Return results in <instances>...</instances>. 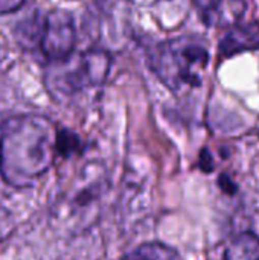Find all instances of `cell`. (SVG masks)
Listing matches in <instances>:
<instances>
[{
    "mask_svg": "<svg viewBox=\"0 0 259 260\" xmlns=\"http://www.w3.org/2000/svg\"><path fill=\"white\" fill-rule=\"evenodd\" d=\"M56 145H58V155H63V157H70L79 152L81 149L79 137L69 129H58Z\"/></svg>",
    "mask_w": 259,
    "mask_h": 260,
    "instance_id": "10",
    "label": "cell"
},
{
    "mask_svg": "<svg viewBox=\"0 0 259 260\" xmlns=\"http://www.w3.org/2000/svg\"><path fill=\"white\" fill-rule=\"evenodd\" d=\"M200 168H202L205 172H212V171H214V160H212V155H211V152H208L206 149H203L202 154H200Z\"/></svg>",
    "mask_w": 259,
    "mask_h": 260,
    "instance_id": "13",
    "label": "cell"
},
{
    "mask_svg": "<svg viewBox=\"0 0 259 260\" xmlns=\"http://www.w3.org/2000/svg\"><path fill=\"white\" fill-rule=\"evenodd\" d=\"M26 0H0V15L5 14H12L23 8Z\"/></svg>",
    "mask_w": 259,
    "mask_h": 260,
    "instance_id": "12",
    "label": "cell"
},
{
    "mask_svg": "<svg viewBox=\"0 0 259 260\" xmlns=\"http://www.w3.org/2000/svg\"><path fill=\"white\" fill-rule=\"evenodd\" d=\"M223 0H192L194 6L203 14V15H211L215 14L220 8Z\"/></svg>",
    "mask_w": 259,
    "mask_h": 260,
    "instance_id": "11",
    "label": "cell"
},
{
    "mask_svg": "<svg viewBox=\"0 0 259 260\" xmlns=\"http://www.w3.org/2000/svg\"><path fill=\"white\" fill-rule=\"evenodd\" d=\"M133 3H137V5H142V6H147V5H153L156 3L157 0H131Z\"/></svg>",
    "mask_w": 259,
    "mask_h": 260,
    "instance_id": "15",
    "label": "cell"
},
{
    "mask_svg": "<svg viewBox=\"0 0 259 260\" xmlns=\"http://www.w3.org/2000/svg\"><path fill=\"white\" fill-rule=\"evenodd\" d=\"M110 67L111 58L102 49L72 53L66 59L49 62L44 85L55 99L72 98L87 88L102 85Z\"/></svg>",
    "mask_w": 259,
    "mask_h": 260,
    "instance_id": "4",
    "label": "cell"
},
{
    "mask_svg": "<svg viewBox=\"0 0 259 260\" xmlns=\"http://www.w3.org/2000/svg\"><path fill=\"white\" fill-rule=\"evenodd\" d=\"M76 44V27L73 15L64 9H53L44 15L38 50L47 62L69 58Z\"/></svg>",
    "mask_w": 259,
    "mask_h": 260,
    "instance_id": "5",
    "label": "cell"
},
{
    "mask_svg": "<svg viewBox=\"0 0 259 260\" xmlns=\"http://www.w3.org/2000/svg\"><path fill=\"white\" fill-rule=\"evenodd\" d=\"M58 129L41 114H17L0 126V177L26 189L43 177L58 155Z\"/></svg>",
    "mask_w": 259,
    "mask_h": 260,
    "instance_id": "1",
    "label": "cell"
},
{
    "mask_svg": "<svg viewBox=\"0 0 259 260\" xmlns=\"http://www.w3.org/2000/svg\"><path fill=\"white\" fill-rule=\"evenodd\" d=\"M43 21H44V15L40 11H35L24 20L17 23L14 29V35L17 43L24 50H37L40 47Z\"/></svg>",
    "mask_w": 259,
    "mask_h": 260,
    "instance_id": "7",
    "label": "cell"
},
{
    "mask_svg": "<svg viewBox=\"0 0 259 260\" xmlns=\"http://www.w3.org/2000/svg\"><path fill=\"white\" fill-rule=\"evenodd\" d=\"M8 213L9 212H6V210H0V241H3L9 235V232H8V225H9L8 219H9V215Z\"/></svg>",
    "mask_w": 259,
    "mask_h": 260,
    "instance_id": "14",
    "label": "cell"
},
{
    "mask_svg": "<svg viewBox=\"0 0 259 260\" xmlns=\"http://www.w3.org/2000/svg\"><path fill=\"white\" fill-rule=\"evenodd\" d=\"M121 260H182V256L163 242H145L128 251Z\"/></svg>",
    "mask_w": 259,
    "mask_h": 260,
    "instance_id": "9",
    "label": "cell"
},
{
    "mask_svg": "<svg viewBox=\"0 0 259 260\" xmlns=\"http://www.w3.org/2000/svg\"><path fill=\"white\" fill-rule=\"evenodd\" d=\"M208 61V47L197 37H179L163 41L148 53L150 69L174 93H180L188 87H198Z\"/></svg>",
    "mask_w": 259,
    "mask_h": 260,
    "instance_id": "3",
    "label": "cell"
},
{
    "mask_svg": "<svg viewBox=\"0 0 259 260\" xmlns=\"http://www.w3.org/2000/svg\"><path fill=\"white\" fill-rule=\"evenodd\" d=\"M259 49V21L238 24L229 29L220 40L218 52L223 58H231L243 52Z\"/></svg>",
    "mask_w": 259,
    "mask_h": 260,
    "instance_id": "6",
    "label": "cell"
},
{
    "mask_svg": "<svg viewBox=\"0 0 259 260\" xmlns=\"http://www.w3.org/2000/svg\"><path fill=\"white\" fill-rule=\"evenodd\" d=\"M223 260H259V238L250 232L238 235L229 244Z\"/></svg>",
    "mask_w": 259,
    "mask_h": 260,
    "instance_id": "8",
    "label": "cell"
},
{
    "mask_svg": "<svg viewBox=\"0 0 259 260\" xmlns=\"http://www.w3.org/2000/svg\"><path fill=\"white\" fill-rule=\"evenodd\" d=\"M108 186V178L101 166H87L75 183L52 203L53 225L67 235H76L92 227L99 218Z\"/></svg>",
    "mask_w": 259,
    "mask_h": 260,
    "instance_id": "2",
    "label": "cell"
}]
</instances>
